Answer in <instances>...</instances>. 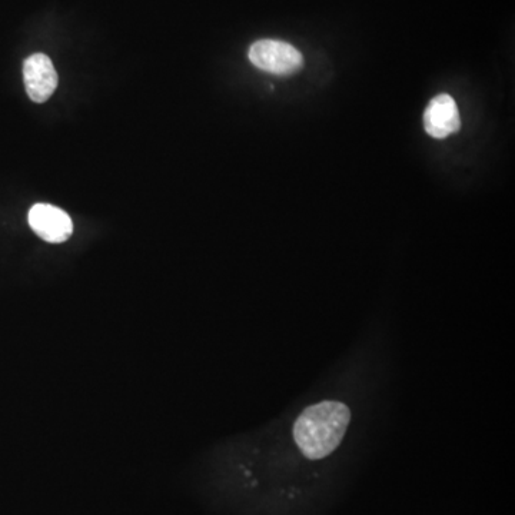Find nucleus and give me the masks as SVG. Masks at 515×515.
<instances>
[{"label": "nucleus", "instance_id": "1", "mask_svg": "<svg viewBox=\"0 0 515 515\" xmlns=\"http://www.w3.org/2000/svg\"><path fill=\"white\" fill-rule=\"evenodd\" d=\"M351 411L344 402L309 405L294 424L295 443L308 460H322L340 447L350 427Z\"/></svg>", "mask_w": 515, "mask_h": 515}, {"label": "nucleus", "instance_id": "4", "mask_svg": "<svg viewBox=\"0 0 515 515\" xmlns=\"http://www.w3.org/2000/svg\"><path fill=\"white\" fill-rule=\"evenodd\" d=\"M28 219L33 232L43 241L61 244L72 237V219L61 208L49 204H36L29 211Z\"/></svg>", "mask_w": 515, "mask_h": 515}, {"label": "nucleus", "instance_id": "5", "mask_svg": "<svg viewBox=\"0 0 515 515\" xmlns=\"http://www.w3.org/2000/svg\"><path fill=\"white\" fill-rule=\"evenodd\" d=\"M424 128L435 139H445L460 131V111L453 96L441 93L428 103L424 114Z\"/></svg>", "mask_w": 515, "mask_h": 515}, {"label": "nucleus", "instance_id": "2", "mask_svg": "<svg viewBox=\"0 0 515 515\" xmlns=\"http://www.w3.org/2000/svg\"><path fill=\"white\" fill-rule=\"evenodd\" d=\"M248 56L255 68L272 75H294L304 66V58L297 48L287 42L272 39L255 42L249 48Z\"/></svg>", "mask_w": 515, "mask_h": 515}, {"label": "nucleus", "instance_id": "3", "mask_svg": "<svg viewBox=\"0 0 515 515\" xmlns=\"http://www.w3.org/2000/svg\"><path fill=\"white\" fill-rule=\"evenodd\" d=\"M23 79L26 92L33 102L48 101L58 88V73L49 56L43 53H33L23 63Z\"/></svg>", "mask_w": 515, "mask_h": 515}]
</instances>
